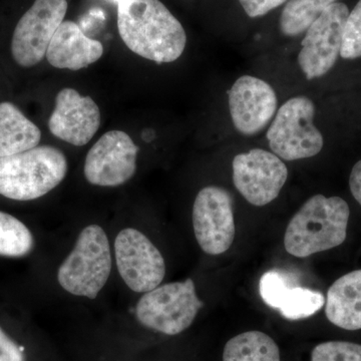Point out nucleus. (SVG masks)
<instances>
[{"label":"nucleus","instance_id":"f257e3e1","mask_svg":"<svg viewBox=\"0 0 361 361\" xmlns=\"http://www.w3.org/2000/svg\"><path fill=\"white\" fill-rule=\"evenodd\" d=\"M118 28L128 49L155 63H173L186 47L184 27L160 0H118Z\"/></svg>","mask_w":361,"mask_h":361},{"label":"nucleus","instance_id":"f03ea898","mask_svg":"<svg viewBox=\"0 0 361 361\" xmlns=\"http://www.w3.org/2000/svg\"><path fill=\"white\" fill-rule=\"evenodd\" d=\"M349 215L348 204L341 197H311L287 226L285 249L305 258L341 245L348 236Z\"/></svg>","mask_w":361,"mask_h":361},{"label":"nucleus","instance_id":"7ed1b4c3","mask_svg":"<svg viewBox=\"0 0 361 361\" xmlns=\"http://www.w3.org/2000/svg\"><path fill=\"white\" fill-rule=\"evenodd\" d=\"M68 161L61 149L37 146L0 158V195L16 201L39 199L66 178Z\"/></svg>","mask_w":361,"mask_h":361},{"label":"nucleus","instance_id":"20e7f679","mask_svg":"<svg viewBox=\"0 0 361 361\" xmlns=\"http://www.w3.org/2000/svg\"><path fill=\"white\" fill-rule=\"evenodd\" d=\"M111 270L110 242L103 228L90 225L58 272L59 283L68 293L94 299L108 282Z\"/></svg>","mask_w":361,"mask_h":361},{"label":"nucleus","instance_id":"39448f33","mask_svg":"<svg viewBox=\"0 0 361 361\" xmlns=\"http://www.w3.org/2000/svg\"><path fill=\"white\" fill-rule=\"evenodd\" d=\"M203 306L193 280L187 279L144 293L135 306V316L147 329L177 336L191 326Z\"/></svg>","mask_w":361,"mask_h":361},{"label":"nucleus","instance_id":"423d86ee","mask_svg":"<svg viewBox=\"0 0 361 361\" xmlns=\"http://www.w3.org/2000/svg\"><path fill=\"white\" fill-rule=\"evenodd\" d=\"M314 116V104L308 97H295L285 102L267 130L271 151L286 161L319 154L324 141L313 123Z\"/></svg>","mask_w":361,"mask_h":361},{"label":"nucleus","instance_id":"0eeeda50","mask_svg":"<svg viewBox=\"0 0 361 361\" xmlns=\"http://www.w3.org/2000/svg\"><path fill=\"white\" fill-rule=\"evenodd\" d=\"M348 16V6L336 2L306 30L298 63L307 80L323 77L336 65Z\"/></svg>","mask_w":361,"mask_h":361},{"label":"nucleus","instance_id":"6e6552de","mask_svg":"<svg viewBox=\"0 0 361 361\" xmlns=\"http://www.w3.org/2000/svg\"><path fill=\"white\" fill-rule=\"evenodd\" d=\"M66 11V0H35L14 30L11 52L18 65L30 68L44 59Z\"/></svg>","mask_w":361,"mask_h":361},{"label":"nucleus","instance_id":"1a4fd4ad","mask_svg":"<svg viewBox=\"0 0 361 361\" xmlns=\"http://www.w3.org/2000/svg\"><path fill=\"white\" fill-rule=\"evenodd\" d=\"M116 267L125 283L137 293L160 286L166 275L163 255L142 232L127 228L115 240Z\"/></svg>","mask_w":361,"mask_h":361},{"label":"nucleus","instance_id":"9d476101","mask_svg":"<svg viewBox=\"0 0 361 361\" xmlns=\"http://www.w3.org/2000/svg\"><path fill=\"white\" fill-rule=\"evenodd\" d=\"M192 220L202 250L213 256L229 250L235 239V221L233 199L227 190L203 188L195 199Z\"/></svg>","mask_w":361,"mask_h":361},{"label":"nucleus","instance_id":"9b49d317","mask_svg":"<svg viewBox=\"0 0 361 361\" xmlns=\"http://www.w3.org/2000/svg\"><path fill=\"white\" fill-rule=\"evenodd\" d=\"M233 182L244 199L263 207L279 196L288 178V169L274 153L253 149L233 159Z\"/></svg>","mask_w":361,"mask_h":361},{"label":"nucleus","instance_id":"f8f14e48","mask_svg":"<svg viewBox=\"0 0 361 361\" xmlns=\"http://www.w3.org/2000/svg\"><path fill=\"white\" fill-rule=\"evenodd\" d=\"M139 148L129 135L110 130L90 148L85 161V179L99 187H118L137 171Z\"/></svg>","mask_w":361,"mask_h":361},{"label":"nucleus","instance_id":"ddd939ff","mask_svg":"<svg viewBox=\"0 0 361 361\" xmlns=\"http://www.w3.org/2000/svg\"><path fill=\"white\" fill-rule=\"evenodd\" d=\"M275 90L261 78L243 75L229 90L233 125L241 134L253 135L267 127L277 111Z\"/></svg>","mask_w":361,"mask_h":361},{"label":"nucleus","instance_id":"4468645a","mask_svg":"<svg viewBox=\"0 0 361 361\" xmlns=\"http://www.w3.org/2000/svg\"><path fill=\"white\" fill-rule=\"evenodd\" d=\"M101 121V111L92 97H82L77 90L66 87L56 96L49 127L61 141L82 147L97 134Z\"/></svg>","mask_w":361,"mask_h":361},{"label":"nucleus","instance_id":"2eb2a0df","mask_svg":"<svg viewBox=\"0 0 361 361\" xmlns=\"http://www.w3.org/2000/svg\"><path fill=\"white\" fill-rule=\"evenodd\" d=\"M259 292L268 306L290 320L310 317L325 304L322 292L293 286L290 278L279 271H269L261 277Z\"/></svg>","mask_w":361,"mask_h":361},{"label":"nucleus","instance_id":"dca6fc26","mask_svg":"<svg viewBox=\"0 0 361 361\" xmlns=\"http://www.w3.org/2000/svg\"><path fill=\"white\" fill-rule=\"evenodd\" d=\"M103 54L99 40L90 39L77 23L66 20L54 33L45 56L54 68L80 71L96 63Z\"/></svg>","mask_w":361,"mask_h":361},{"label":"nucleus","instance_id":"f3484780","mask_svg":"<svg viewBox=\"0 0 361 361\" xmlns=\"http://www.w3.org/2000/svg\"><path fill=\"white\" fill-rule=\"evenodd\" d=\"M325 314L342 329H361V270L343 275L330 286Z\"/></svg>","mask_w":361,"mask_h":361},{"label":"nucleus","instance_id":"a211bd4d","mask_svg":"<svg viewBox=\"0 0 361 361\" xmlns=\"http://www.w3.org/2000/svg\"><path fill=\"white\" fill-rule=\"evenodd\" d=\"M42 133L14 104H0V158L39 146Z\"/></svg>","mask_w":361,"mask_h":361},{"label":"nucleus","instance_id":"6ab92c4d","mask_svg":"<svg viewBox=\"0 0 361 361\" xmlns=\"http://www.w3.org/2000/svg\"><path fill=\"white\" fill-rule=\"evenodd\" d=\"M223 361H281L279 348L264 332L247 331L226 343Z\"/></svg>","mask_w":361,"mask_h":361},{"label":"nucleus","instance_id":"aec40b11","mask_svg":"<svg viewBox=\"0 0 361 361\" xmlns=\"http://www.w3.org/2000/svg\"><path fill=\"white\" fill-rule=\"evenodd\" d=\"M336 2V0H287L280 16V32L286 37L301 35Z\"/></svg>","mask_w":361,"mask_h":361},{"label":"nucleus","instance_id":"412c9836","mask_svg":"<svg viewBox=\"0 0 361 361\" xmlns=\"http://www.w3.org/2000/svg\"><path fill=\"white\" fill-rule=\"evenodd\" d=\"M32 247L30 229L18 218L0 211V256L23 257Z\"/></svg>","mask_w":361,"mask_h":361},{"label":"nucleus","instance_id":"4be33fe9","mask_svg":"<svg viewBox=\"0 0 361 361\" xmlns=\"http://www.w3.org/2000/svg\"><path fill=\"white\" fill-rule=\"evenodd\" d=\"M311 361H361V345L348 341H327L318 344Z\"/></svg>","mask_w":361,"mask_h":361},{"label":"nucleus","instance_id":"5701e85b","mask_svg":"<svg viewBox=\"0 0 361 361\" xmlns=\"http://www.w3.org/2000/svg\"><path fill=\"white\" fill-rule=\"evenodd\" d=\"M341 56L345 59L361 58V0L346 20Z\"/></svg>","mask_w":361,"mask_h":361},{"label":"nucleus","instance_id":"b1692460","mask_svg":"<svg viewBox=\"0 0 361 361\" xmlns=\"http://www.w3.org/2000/svg\"><path fill=\"white\" fill-rule=\"evenodd\" d=\"M249 18H255L265 16L281 6L287 0H238Z\"/></svg>","mask_w":361,"mask_h":361},{"label":"nucleus","instance_id":"393cba45","mask_svg":"<svg viewBox=\"0 0 361 361\" xmlns=\"http://www.w3.org/2000/svg\"><path fill=\"white\" fill-rule=\"evenodd\" d=\"M0 361H25V356L18 348L4 330L0 327Z\"/></svg>","mask_w":361,"mask_h":361},{"label":"nucleus","instance_id":"a878e982","mask_svg":"<svg viewBox=\"0 0 361 361\" xmlns=\"http://www.w3.org/2000/svg\"><path fill=\"white\" fill-rule=\"evenodd\" d=\"M351 194L361 206V160L358 161L351 171L349 178Z\"/></svg>","mask_w":361,"mask_h":361},{"label":"nucleus","instance_id":"bb28decb","mask_svg":"<svg viewBox=\"0 0 361 361\" xmlns=\"http://www.w3.org/2000/svg\"><path fill=\"white\" fill-rule=\"evenodd\" d=\"M116 2H118V0H116Z\"/></svg>","mask_w":361,"mask_h":361}]
</instances>
